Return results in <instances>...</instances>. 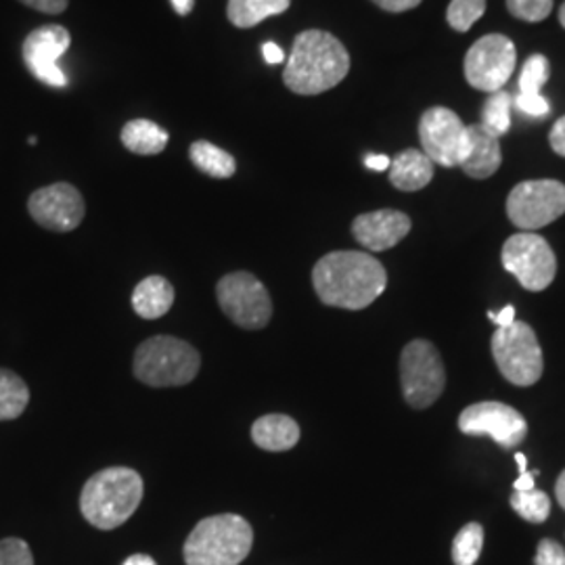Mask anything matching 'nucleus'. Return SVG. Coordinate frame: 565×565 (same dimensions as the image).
I'll return each instance as SVG.
<instances>
[{
    "label": "nucleus",
    "mask_w": 565,
    "mask_h": 565,
    "mask_svg": "<svg viewBox=\"0 0 565 565\" xmlns=\"http://www.w3.org/2000/svg\"><path fill=\"white\" fill-rule=\"evenodd\" d=\"M321 302L343 310H363L385 291L384 264L364 252H331L312 268Z\"/></svg>",
    "instance_id": "nucleus-1"
},
{
    "label": "nucleus",
    "mask_w": 565,
    "mask_h": 565,
    "mask_svg": "<svg viewBox=\"0 0 565 565\" xmlns=\"http://www.w3.org/2000/svg\"><path fill=\"white\" fill-rule=\"evenodd\" d=\"M350 72V55L342 42L323 30H306L294 41L282 72L285 86L303 97L335 88Z\"/></svg>",
    "instance_id": "nucleus-2"
},
{
    "label": "nucleus",
    "mask_w": 565,
    "mask_h": 565,
    "mask_svg": "<svg viewBox=\"0 0 565 565\" xmlns=\"http://www.w3.org/2000/svg\"><path fill=\"white\" fill-rule=\"evenodd\" d=\"M142 494L145 484L139 471L130 467H107L82 488V515L99 530H116L135 515Z\"/></svg>",
    "instance_id": "nucleus-3"
},
{
    "label": "nucleus",
    "mask_w": 565,
    "mask_h": 565,
    "mask_svg": "<svg viewBox=\"0 0 565 565\" xmlns=\"http://www.w3.org/2000/svg\"><path fill=\"white\" fill-rule=\"evenodd\" d=\"M254 545V530L235 513L205 518L182 546L186 565H239Z\"/></svg>",
    "instance_id": "nucleus-4"
},
{
    "label": "nucleus",
    "mask_w": 565,
    "mask_h": 565,
    "mask_svg": "<svg viewBox=\"0 0 565 565\" xmlns=\"http://www.w3.org/2000/svg\"><path fill=\"white\" fill-rule=\"evenodd\" d=\"M202 366V356L191 343L170 335H156L135 352V375L151 387L191 384Z\"/></svg>",
    "instance_id": "nucleus-5"
},
{
    "label": "nucleus",
    "mask_w": 565,
    "mask_h": 565,
    "mask_svg": "<svg viewBox=\"0 0 565 565\" xmlns=\"http://www.w3.org/2000/svg\"><path fill=\"white\" fill-rule=\"evenodd\" d=\"M492 356L509 384L530 387L543 377L545 359L534 329L515 321L492 335Z\"/></svg>",
    "instance_id": "nucleus-6"
},
{
    "label": "nucleus",
    "mask_w": 565,
    "mask_h": 565,
    "mask_svg": "<svg viewBox=\"0 0 565 565\" xmlns=\"http://www.w3.org/2000/svg\"><path fill=\"white\" fill-rule=\"evenodd\" d=\"M401 385L411 408H427L446 387V369L438 348L427 340H413L401 354Z\"/></svg>",
    "instance_id": "nucleus-7"
},
{
    "label": "nucleus",
    "mask_w": 565,
    "mask_h": 565,
    "mask_svg": "<svg viewBox=\"0 0 565 565\" xmlns=\"http://www.w3.org/2000/svg\"><path fill=\"white\" fill-rule=\"evenodd\" d=\"M216 298L224 315L242 329L258 331L273 317V300L263 281L252 273L224 275L216 285Z\"/></svg>",
    "instance_id": "nucleus-8"
},
{
    "label": "nucleus",
    "mask_w": 565,
    "mask_h": 565,
    "mask_svg": "<svg viewBox=\"0 0 565 565\" xmlns=\"http://www.w3.org/2000/svg\"><path fill=\"white\" fill-rule=\"evenodd\" d=\"M565 214V184L559 181H524L507 198L509 221L525 233L555 223Z\"/></svg>",
    "instance_id": "nucleus-9"
},
{
    "label": "nucleus",
    "mask_w": 565,
    "mask_h": 565,
    "mask_svg": "<svg viewBox=\"0 0 565 565\" xmlns=\"http://www.w3.org/2000/svg\"><path fill=\"white\" fill-rule=\"evenodd\" d=\"M501 260L527 291H543L557 275V258L545 237L536 233H518L503 245Z\"/></svg>",
    "instance_id": "nucleus-10"
},
{
    "label": "nucleus",
    "mask_w": 565,
    "mask_h": 565,
    "mask_svg": "<svg viewBox=\"0 0 565 565\" xmlns=\"http://www.w3.org/2000/svg\"><path fill=\"white\" fill-rule=\"evenodd\" d=\"M515 44L503 34H488L465 55L463 72L476 90L499 93L515 72Z\"/></svg>",
    "instance_id": "nucleus-11"
},
{
    "label": "nucleus",
    "mask_w": 565,
    "mask_h": 565,
    "mask_svg": "<svg viewBox=\"0 0 565 565\" xmlns=\"http://www.w3.org/2000/svg\"><path fill=\"white\" fill-rule=\"evenodd\" d=\"M459 429L465 436H488L507 450L522 445L527 436V422L520 411L503 403H476L459 415Z\"/></svg>",
    "instance_id": "nucleus-12"
},
{
    "label": "nucleus",
    "mask_w": 565,
    "mask_h": 565,
    "mask_svg": "<svg viewBox=\"0 0 565 565\" xmlns=\"http://www.w3.org/2000/svg\"><path fill=\"white\" fill-rule=\"evenodd\" d=\"M34 223L55 233H70L81 226L86 205L81 191L70 182H55L34 191L28 200Z\"/></svg>",
    "instance_id": "nucleus-13"
},
{
    "label": "nucleus",
    "mask_w": 565,
    "mask_h": 565,
    "mask_svg": "<svg viewBox=\"0 0 565 565\" xmlns=\"http://www.w3.org/2000/svg\"><path fill=\"white\" fill-rule=\"evenodd\" d=\"M424 153L438 166L459 168L465 151V124L448 107L427 109L419 121Z\"/></svg>",
    "instance_id": "nucleus-14"
},
{
    "label": "nucleus",
    "mask_w": 565,
    "mask_h": 565,
    "mask_svg": "<svg viewBox=\"0 0 565 565\" xmlns=\"http://www.w3.org/2000/svg\"><path fill=\"white\" fill-rule=\"evenodd\" d=\"M72 44V36L63 25H42L23 41L21 55L30 74L49 86L63 88L67 78L60 67V60Z\"/></svg>",
    "instance_id": "nucleus-15"
},
{
    "label": "nucleus",
    "mask_w": 565,
    "mask_h": 565,
    "mask_svg": "<svg viewBox=\"0 0 565 565\" xmlns=\"http://www.w3.org/2000/svg\"><path fill=\"white\" fill-rule=\"evenodd\" d=\"M411 218L398 210H377L361 214L352 223L354 239L369 252H385L403 242L411 233Z\"/></svg>",
    "instance_id": "nucleus-16"
},
{
    "label": "nucleus",
    "mask_w": 565,
    "mask_h": 565,
    "mask_svg": "<svg viewBox=\"0 0 565 565\" xmlns=\"http://www.w3.org/2000/svg\"><path fill=\"white\" fill-rule=\"evenodd\" d=\"M503 163L501 141L482 124L465 126V151L461 170L467 177L484 181L490 179Z\"/></svg>",
    "instance_id": "nucleus-17"
},
{
    "label": "nucleus",
    "mask_w": 565,
    "mask_h": 565,
    "mask_svg": "<svg viewBox=\"0 0 565 565\" xmlns=\"http://www.w3.org/2000/svg\"><path fill=\"white\" fill-rule=\"evenodd\" d=\"M434 179V162L419 149H404L390 163V182L404 193L422 191Z\"/></svg>",
    "instance_id": "nucleus-18"
},
{
    "label": "nucleus",
    "mask_w": 565,
    "mask_h": 565,
    "mask_svg": "<svg viewBox=\"0 0 565 565\" xmlns=\"http://www.w3.org/2000/svg\"><path fill=\"white\" fill-rule=\"evenodd\" d=\"M254 445L268 452H285L300 443V425L287 415H264L252 425Z\"/></svg>",
    "instance_id": "nucleus-19"
},
{
    "label": "nucleus",
    "mask_w": 565,
    "mask_h": 565,
    "mask_svg": "<svg viewBox=\"0 0 565 565\" xmlns=\"http://www.w3.org/2000/svg\"><path fill=\"white\" fill-rule=\"evenodd\" d=\"M174 303V287L160 275L142 279L132 291V308L145 321L162 319Z\"/></svg>",
    "instance_id": "nucleus-20"
},
{
    "label": "nucleus",
    "mask_w": 565,
    "mask_h": 565,
    "mask_svg": "<svg viewBox=\"0 0 565 565\" xmlns=\"http://www.w3.org/2000/svg\"><path fill=\"white\" fill-rule=\"evenodd\" d=\"M121 142L137 156H158L166 149L170 135L151 120H130L121 128Z\"/></svg>",
    "instance_id": "nucleus-21"
},
{
    "label": "nucleus",
    "mask_w": 565,
    "mask_h": 565,
    "mask_svg": "<svg viewBox=\"0 0 565 565\" xmlns=\"http://www.w3.org/2000/svg\"><path fill=\"white\" fill-rule=\"evenodd\" d=\"M291 0H228L226 15L233 25L247 30L273 15H281Z\"/></svg>",
    "instance_id": "nucleus-22"
},
{
    "label": "nucleus",
    "mask_w": 565,
    "mask_h": 565,
    "mask_svg": "<svg viewBox=\"0 0 565 565\" xmlns=\"http://www.w3.org/2000/svg\"><path fill=\"white\" fill-rule=\"evenodd\" d=\"M193 166L212 179H231L237 172V162L231 153L207 141H195L189 149Z\"/></svg>",
    "instance_id": "nucleus-23"
},
{
    "label": "nucleus",
    "mask_w": 565,
    "mask_h": 565,
    "mask_svg": "<svg viewBox=\"0 0 565 565\" xmlns=\"http://www.w3.org/2000/svg\"><path fill=\"white\" fill-rule=\"evenodd\" d=\"M30 403V387L18 373L0 369V422H13Z\"/></svg>",
    "instance_id": "nucleus-24"
},
{
    "label": "nucleus",
    "mask_w": 565,
    "mask_h": 565,
    "mask_svg": "<svg viewBox=\"0 0 565 565\" xmlns=\"http://www.w3.org/2000/svg\"><path fill=\"white\" fill-rule=\"evenodd\" d=\"M484 548V527L478 522L465 524L452 541V562L455 565H473Z\"/></svg>",
    "instance_id": "nucleus-25"
},
{
    "label": "nucleus",
    "mask_w": 565,
    "mask_h": 565,
    "mask_svg": "<svg viewBox=\"0 0 565 565\" xmlns=\"http://www.w3.org/2000/svg\"><path fill=\"white\" fill-rule=\"evenodd\" d=\"M511 509L530 524H543L551 515V501L541 490H513Z\"/></svg>",
    "instance_id": "nucleus-26"
},
{
    "label": "nucleus",
    "mask_w": 565,
    "mask_h": 565,
    "mask_svg": "<svg viewBox=\"0 0 565 565\" xmlns=\"http://www.w3.org/2000/svg\"><path fill=\"white\" fill-rule=\"evenodd\" d=\"M511 109H513V97L509 93L505 90L492 93L482 109V126L501 139L511 128Z\"/></svg>",
    "instance_id": "nucleus-27"
},
{
    "label": "nucleus",
    "mask_w": 565,
    "mask_h": 565,
    "mask_svg": "<svg viewBox=\"0 0 565 565\" xmlns=\"http://www.w3.org/2000/svg\"><path fill=\"white\" fill-rule=\"evenodd\" d=\"M484 13L486 0H452L446 11V21L455 32H469Z\"/></svg>",
    "instance_id": "nucleus-28"
},
{
    "label": "nucleus",
    "mask_w": 565,
    "mask_h": 565,
    "mask_svg": "<svg viewBox=\"0 0 565 565\" xmlns=\"http://www.w3.org/2000/svg\"><path fill=\"white\" fill-rule=\"evenodd\" d=\"M551 76V63L545 55H532L525 61L520 74V93L524 95H541L543 86Z\"/></svg>",
    "instance_id": "nucleus-29"
},
{
    "label": "nucleus",
    "mask_w": 565,
    "mask_h": 565,
    "mask_svg": "<svg viewBox=\"0 0 565 565\" xmlns=\"http://www.w3.org/2000/svg\"><path fill=\"white\" fill-rule=\"evenodd\" d=\"M507 9L518 20L536 23L551 15L553 0H507Z\"/></svg>",
    "instance_id": "nucleus-30"
},
{
    "label": "nucleus",
    "mask_w": 565,
    "mask_h": 565,
    "mask_svg": "<svg viewBox=\"0 0 565 565\" xmlns=\"http://www.w3.org/2000/svg\"><path fill=\"white\" fill-rule=\"evenodd\" d=\"M0 565H34L32 548L21 539L0 541Z\"/></svg>",
    "instance_id": "nucleus-31"
},
{
    "label": "nucleus",
    "mask_w": 565,
    "mask_h": 565,
    "mask_svg": "<svg viewBox=\"0 0 565 565\" xmlns=\"http://www.w3.org/2000/svg\"><path fill=\"white\" fill-rule=\"evenodd\" d=\"M513 105L525 114V116H532V118H545L546 114L551 111V103L546 102L543 95H524L520 93L515 97Z\"/></svg>",
    "instance_id": "nucleus-32"
},
{
    "label": "nucleus",
    "mask_w": 565,
    "mask_h": 565,
    "mask_svg": "<svg viewBox=\"0 0 565 565\" xmlns=\"http://www.w3.org/2000/svg\"><path fill=\"white\" fill-rule=\"evenodd\" d=\"M534 565H565V548L553 539H543L536 548Z\"/></svg>",
    "instance_id": "nucleus-33"
},
{
    "label": "nucleus",
    "mask_w": 565,
    "mask_h": 565,
    "mask_svg": "<svg viewBox=\"0 0 565 565\" xmlns=\"http://www.w3.org/2000/svg\"><path fill=\"white\" fill-rule=\"evenodd\" d=\"M20 2L34 11H41L44 15H60L70 4V0H20Z\"/></svg>",
    "instance_id": "nucleus-34"
},
{
    "label": "nucleus",
    "mask_w": 565,
    "mask_h": 565,
    "mask_svg": "<svg viewBox=\"0 0 565 565\" xmlns=\"http://www.w3.org/2000/svg\"><path fill=\"white\" fill-rule=\"evenodd\" d=\"M548 142L557 156L565 158V116L553 124L548 132Z\"/></svg>",
    "instance_id": "nucleus-35"
},
{
    "label": "nucleus",
    "mask_w": 565,
    "mask_h": 565,
    "mask_svg": "<svg viewBox=\"0 0 565 565\" xmlns=\"http://www.w3.org/2000/svg\"><path fill=\"white\" fill-rule=\"evenodd\" d=\"M373 2L387 13H404L422 4V0H373Z\"/></svg>",
    "instance_id": "nucleus-36"
},
{
    "label": "nucleus",
    "mask_w": 565,
    "mask_h": 565,
    "mask_svg": "<svg viewBox=\"0 0 565 565\" xmlns=\"http://www.w3.org/2000/svg\"><path fill=\"white\" fill-rule=\"evenodd\" d=\"M488 319L497 324V329H503V327L515 323V308L513 306H505L499 315L488 312Z\"/></svg>",
    "instance_id": "nucleus-37"
},
{
    "label": "nucleus",
    "mask_w": 565,
    "mask_h": 565,
    "mask_svg": "<svg viewBox=\"0 0 565 565\" xmlns=\"http://www.w3.org/2000/svg\"><path fill=\"white\" fill-rule=\"evenodd\" d=\"M263 55L266 63L270 65H279L285 61V53H282L281 46L275 44V42H266L263 46Z\"/></svg>",
    "instance_id": "nucleus-38"
},
{
    "label": "nucleus",
    "mask_w": 565,
    "mask_h": 565,
    "mask_svg": "<svg viewBox=\"0 0 565 565\" xmlns=\"http://www.w3.org/2000/svg\"><path fill=\"white\" fill-rule=\"evenodd\" d=\"M390 163H392V160H390L387 156H377V153H371V156L364 158V166H366L369 170H373V172L390 170Z\"/></svg>",
    "instance_id": "nucleus-39"
},
{
    "label": "nucleus",
    "mask_w": 565,
    "mask_h": 565,
    "mask_svg": "<svg viewBox=\"0 0 565 565\" xmlns=\"http://www.w3.org/2000/svg\"><path fill=\"white\" fill-rule=\"evenodd\" d=\"M534 478H536V473L522 471V476L513 482V490H534V488H536V484H534Z\"/></svg>",
    "instance_id": "nucleus-40"
},
{
    "label": "nucleus",
    "mask_w": 565,
    "mask_h": 565,
    "mask_svg": "<svg viewBox=\"0 0 565 565\" xmlns=\"http://www.w3.org/2000/svg\"><path fill=\"white\" fill-rule=\"evenodd\" d=\"M121 565H158L156 559L151 555H145V553H137V555H130L126 562Z\"/></svg>",
    "instance_id": "nucleus-41"
},
{
    "label": "nucleus",
    "mask_w": 565,
    "mask_h": 565,
    "mask_svg": "<svg viewBox=\"0 0 565 565\" xmlns=\"http://www.w3.org/2000/svg\"><path fill=\"white\" fill-rule=\"evenodd\" d=\"M170 2H172V9L179 15H189L193 11V4H195V0H170Z\"/></svg>",
    "instance_id": "nucleus-42"
},
{
    "label": "nucleus",
    "mask_w": 565,
    "mask_h": 565,
    "mask_svg": "<svg viewBox=\"0 0 565 565\" xmlns=\"http://www.w3.org/2000/svg\"><path fill=\"white\" fill-rule=\"evenodd\" d=\"M555 497H557V503L564 507L565 511V471L559 476V480L555 484Z\"/></svg>",
    "instance_id": "nucleus-43"
},
{
    "label": "nucleus",
    "mask_w": 565,
    "mask_h": 565,
    "mask_svg": "<svg viewBox=\"0 0 565 565\" xmlns=\"http://www.w3.org/2000/svg\"><path fill=\"white\" fill-rule=\"evenodd\" d=\"M515 463L520 467V471H527V461H525V457L522 452H515Z\"/></svg>",
    "instance_id": "nucleus-44"
},
{
    "label": "nucleus",
    "mask_w": 565,
    "mask_h": 565,
    "mask_svg": "<svg viewBox=\"0 0 565 565\" xmlns=\"http://www.w3.org/2000/svg\"><path fill=\"white\" fill-rule=\"evenodd\" d=\"M559 21H562V25L565 28V2L562 4V9H559Z\"/></svg>",
    "instance_id": "nucleus-45"
}]
</instances>
